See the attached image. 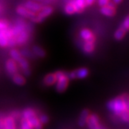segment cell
I'll use <instances>...</instances> for the list:
<instances>
[{
	"label": "cell",
	"mask_w": 129,
	"mask_h": 129,
	"mask_svg": "<svg viewBox=\"0 0 129 129\" xmlns=\"http://www.w3.org/2000/svg\"><path fill=\"white\" fill-rule=\"evenodd\" d=\"M8 27V23L5 21H2V20H0V30H2V29H5Z\"/></svg>",
	"instance_id": "29"
},
{
	"label": "cell",
	"mask_w": 129,
	"mask_h": 129,
	"mask_svg": "<svg viewBox=\"0 0 129 129\" xmlns=\"http://www.w3.org/2000/svg\"><path fill=\"white\" fill-rule=\"evenodd\" d=\"M38 12V14L35 15V17L32 19V20L35 22H42L53 12V9L50 7H45L42 8L41 10Z\"/></svg>",
	"instance_id": "4"
},
{
	"label": "cell",
	"mask_w": 129,
	"mask_h": 129,
	"mask_svg": "<svg viewBox=\"0 0 129 129\" xmlns=\"http://www.w3.org/2000/svg\"><path fill=\"white\" fill-rule=\"evenodd\" d=\"M73 2L75 7L76 12H78V13L83 11V9L86 6L85 0H75Z\"/></svg>",
	"instance_id": "16"
},
{
	"label": "cell",
	"mask_w": 129,
	"mask_h": 129,
	"mask_svg": "<svg viewBox=\"0 0 129 129\" xmlns=\"http://www.w3.org/2000/svg\"><path fill=\"white\" fill-rule=\"evenodd\" d=\"M24 7H26L29 10H30V11H32L33 12H35V13L40 12L42 8L41 5H40L38 3H36V2H32V1H28V2H27L24 4Z\"/></svg>",
	"instance_id": "12"
},
{
	"label": "cell",
	"mask_w": 129,
	"mask_h": 129,
	"mask_svg": "<svg viewBox=\"0 0 129 129\" xmlns=\"http://www.w3.org/2000/svg\"><path fill=\"white\" fill-rule=\"evenodd\" d=\"M17 14H19L20 16L26 17V18H29L32 19L35 17L36 14L35 12H33L32 11L29 10L26 7H24V6H19L17 9Z\"/></svg>",
	"instance_id": "8"
},
{
	"label": "cell",
	"mask_w": 129,
	"mask_h": 129,
	"mask_svg": "<svg viewBox=\"0 0 129 129\" xmlns=\"http://www.w3.org/2000/svg\"><path fill=\"white\" fill-rule=\"evenodd\" d=\"M29 38V30L27 29L21 32L17 36L14 37L16 44L18 45H23L28 40Z\"/></svg>",
	"instance_id": "10"
},
{
	"label": "cell",
	"mask_w": 129,
	"mask_h": 129,
	"mask_svg": "<svg viewBox=\"0 0 129 129\" xmlns=\"http://www.w3.org/2000/svg\"><path fill=\"white\" fill-rule=\"evenodd\" d=\"M80 35L81 38L83 39L85 41H87V40L95 38L94 36H93V35L92 34V32H90L89 29H82L80 31Z\"/></svg>",
	"instance_id": "15"
},
{
	"label": "cell",
	"mask_w": 129,
	"mask_h": 129,
	"mask_svg": "<svg viewBox=\"0 0 129 129\" xmlns=\"http://www.w3.org/2000/svg\"><path fill=\"white\" fill-rule=\"evenodd\" d=\"M109 2V0H98V4L101 7L105 6Z\"/></svg>",
	"instance_id": "31"
},
{
	"label": "cell",
	"mask_w": 129,
	"mask_h": 129,
	"mask_svg": "<svg viewBox=\"0 0 129 129\" xmlns=\"http://www.w3.org/2000/svg\"><path fill=\"white\" fill-rule=\"evenodd\" d=\"M107 108L116 116L120 114L125 110H129V100L128 94H123L119 97L111 100L107 103Z\"/></svg>",
	"instance_id": "1"
},
{
	"label": "cell",
	"mask_w": 129,
	"mask_h": 129,
	"mask_svg": "<svg viewBox=\"0 0 129 129\" xmlns=\"http://www.w3.org/2000/svg\"><path fill=\"white\" fill-rule=\"evenodd\" d=\"M95 0H85V3L86 5H92V3L94 2Z\"/></svg>",
	"instance_id": "32"
},
{
	"label": "cell",
	"mask_w": 129,
	"mask_h": 129,
	"mask_svg": "<svg viewBox=\"0 0 129 129\" xmlns=\"http://www.w3.org/2000/svg\"><path fill=\"white\" fill-rule=\"evenodd\" d=\"M120 117V118L121 119V120H123V122L125 123H128V120H129V113H128V110H125L119 116Z\"/></svg>",
	"instance_id": "27"
},
{
	"label": "cell",
	"mask_w": 129,
	"mask_h": 129,
	"mask_svg": "<svg viewBox=\"0 0 129 129\" xmlns=\"http://www.w3.org/2000/svg\"><path fill=\"white\" fill-rule=\"evenodd\" d=\"M17 62L19 64L21 69L22 70L24 74L27 76H29L30 73H31V70H30V68H29V64L28 61L24 57H21L19 60L17 61Z\"/></svg>",
	"instance_id": "9"
},
{
	"label": "cell",
	"mask_w": 129,
	"mask_h": 129,
	"mask_svg": "<svg viewBox=\"0 0 129 129\" xmlns=\"http://www.w3.org/2000/svg\"><path fill=\"white\" fill-rule=\"evenodd\" d=\"M21 55H22L24 56V57H31V56H32L31 52L28 50L22 51V52L21 53Z\"/></svg>",
	"instance_id": "30"
},
{
	"label": "cell",
	"mask_w": 129,
	"mask_h": 129,
	"mask_svg": "<svg viewBox=\"0 0 129 129\" xmlns=\"http://www.w3.org/2000/svg\"><path fill=\"white\" fill-rule=\"evenodd\" d=\"M64 12H65L66 14H73L75 13H76V9H75V7L73 2H70L65 6Z\"/></svg>",
	"instance_id": "21"
},
{
	"label": "cell",
	"mask_w": 129,
	"mask_h": 129,
	"mask_svg": "<svg viewBox=\"0 0 129 129\" xmlns=\"http://www.w3.org/2000/svg\"><path fill=\"white\" fill-rule=\"evenodd\" d=\"M86 124L88 125L90 129H102L100 124V119L98 115L96 114H90L88 117Z\"/></svg>",
	"instance_id": "5"
},
{
	"label": "cell",
	"mask_w": 129,
	"mask_h": 129,
	"mask_svg": "<svg viewBox=\"0 0 129 129\" xmlns=\"http://www.w3.org/2000/svg\"><path fill=\"white\" fill-rule=\"evenodd\" d=\"M122 2V0H113V2L114 4H119Z\"/></svg>",
	"instance_id": "33"
},
{
	"label": "cell",
	"mask_w": 129,
	"mask_h": 129,
	"mask_svg": "<svg viewBox=\"0 0 129 129\" xmlns=\"http://www.w3.org/2000/svg\"><path fill=\"white\" fill-rule=\"evenodd\" d=\"M75 75H76V78L83 79L86 78L88 75V70L87 68H80L78 70H75Z\"/></svg>",
	"instance_id": "18"
},
{
	"label": "cell",
	"mask_w": 129,
	"mask_h": 129,
	"mask_svg": "<svg viewBox=\"0 0 129 129\" xmlns=\"http://www.w3.org/2000/svg\"><path fill=\"white\" fill-rule=\"evenodd\" d=\"M56 78V90L59 92H63L68 85L69 79L67 73L62 71H57L55 73Z\"/></svg>",
	"instance_id": "3"
},
{
	"label": "cell",
	"mask_w": 129,
	"mask_h": 129,
	"mask_svg": "<svg viewBox=\"0 0 129 129\" xmlns=\"http://www.w3.org/2000/svg\"><path fill=\"white\" fill-rule=\"evenodd\" d=\"M33 52L35 55H36L38 57H43L45 56V51L42 48H41L39 46H34L33 47Z\"/></svg>",
	"instance_id": "23"
},
{
	"label": "cell",
	"mask_w": 129,
	"mask_h": 129,
	"mask_svg": "<svg viewBox=\"0 0 129 129\" xmlns=\"http://www.w3.org/2000/svg\"><path fill=\"white\" fill-rule=\"evenodd\" d=\"M37 117H38V119L40 120V122L42 125L46 124V123H47L49 122V117L46 114H45V113H41L40 115H39V116H37Z\"/></svg>",
	"instance_id": "26"
},
{
	"label": "cell",
	"mask_w": 129,
	"mask_h": 129,
	"mask_svg": "<svg viewBox=\"0 0 129 129\" xmlns=\"http://www.w3.org/2000/svg\"><path fill=\"white\" fill-rule=\"evenodd\" d=\"M5 66H6V70L9 75L12 76L14 74L17 73V71H18L17 65L16 64V62L12 59L7 60L6 62Z\"/></svg>",
	"instance_id": "7"
},
{
	"label": "cell",
	"mask_w": 129,
	"mask_h": 129,
	"mask_svg": "<svg viewBox=\"0 0 129 129\" xmlns=\"http://www.w3.org/2000/svg\"><path fill=\"white\" fill-rule=\"evenodd\" d=\"M20 125H21V128L20 129H33L32 125L28 122L27 120L24 118L23 117L21 118Z\"/></svg>",
	"instance_id": "24"
},
{
	"label": "cell",
	"mask_w": 129,
	"mask_h": 129,
	"mask_svg": "<svg viewBox=\"0 0 129 129\" xmlns=\"http://www.w3.org/2000/svg\"><path fill=\"white\" fill-rule=\"evenodd\" d=\"M22 116L28 120V122L32 125L33 129H42L43 125L42 124L38 119L37 113L32 108H26L22 111Z\"/></svg>",
	"instance_id": "2"
},
{
	"label": "cell",
	"mask_w": 129,
	"mask_h": 129,
	"mask_svg": "<svg viewBox=\"0 0 129 129\" xmlns=\"http://www.w3.org/2000/svg\"><path fill=\"white\" fill-rule=\"evenodd\" d=\"M90 114V112L88 109H83V111H81L78 120V125L80 126H84L86 124V122Z\"/></svg>",
	"instance_id": "13"
},
{
	"label": "cell",
	"mask_w": 129,
	"mask_h": 129,
	"mask_svg": "<svg viewBox=\"0 0 129 129\" xmlns=\"http://www.w3.org/2000/svg\"><path fill=\"white\" fill-rule=\"evenodd\" d=\"M8 38L5 34V29L0 30V46L6 47L8 45Z\"/></svg>",
	"instance_id": "20"
},
{
	"label": "cell",
	"mask_w": 129,
	"mask_h": 129,
	"mask_svg": "<svg viewBox=\"0 0 129 129\" xmlns=\"http://www.w3.org/2000/svg\"><path fill=\"white\" fill-rule=\"evenodd\" d=\"M10 56H11L12 59L14 60L15 62H17L22 57L21 53H19L18 51L16 50H12L10 52Z\"/></svg>",
	"instance_id": "25"
},
{
	"label": "cell",
	"mask_w": 129,
	"mask_h": 129,
	"mask_svg": "<svg viewBox=\"0 0 129 129\" xmlns=\"http://www.w3.org/2000/svg\"><path fill=\"white\" fill-rule=\"evenodd\" d=\"M121 27L123 28L124 29H125L126 31H128L129 29V18L128 17H127L125 19V20L123 21V22L122 24Z\"/></svg>",
	"instance_id": "28"
},
{
	"label": "cell",
	"mask_w": 129,
	"mask_h": 129,
	"mask_svg": "<svg viewBox=\"0 0 129 129\" xmlns=\"http://www.w3.org/2000/svg\"><path fill=\"white\" fill-rule=\"evenodd\" d=\"M126 32L127 31L125 29H124L122 27H120L119 29H118L115 31V34H114V37H115V38L117 40H122L124 37Z\"/></svg>",
	"instance_id": "22"
},
{
	"label": "cell",
	"mask_w": 129,
	"mask_h": 129,
	"mask_svg": "<svg viewBox=\"0 0 129 129\" xmlns=\"http://www.w3.org/2000/svg\"><path fill=\"white\" fill-rule=\"evenodd\" d=\"M94 42L95 38L89 40L87 41H85V43L83 45V50L86 53H90L94 50Z\"/></svg>",
	"instance_id": "14"
},
{
	"label": "cell",
	"mask_w": 129,
	"mask_h": 129,
	"mask_svg": "<svg viewBox=\"0 0 129 129\" xmlns=\"http://www.w3.org/2000/svg\"><path fill=\"white\" fill-rule=\"evenodd\" d=\"M4 129H16L15 119L12 115H8L3 118Z\"/></svg>",
	"instance_id": "11"
},
{
	"label": "cell",
	"mask_w": 129,
	"mask_h": 129,
	"mask_svg": "<svg viewBox=\"0 0 129 129\" xmlns=\"http://www.w3.org/2000/svg\"><path fill=\"white\" fill-rule=\"evenodd\" d=\"M56 83V78L55 73L48 74L44 78V83L46 85H52Z\"/></svg>",
	"instance_id": "17"
},
{
	"label": "cell",
	"mask_w": 129,
	"mask_h": 129,
	"mask_svg": "<svg viewBox=\"0 0 129 129\" xmlns=\"http://www.w3.org/2000/svg\"><path fill=\"white\" fill-rule=\"evenodd\" d=\"M101 12L105 16L107 17H112L115 13V9L114 5L111 4L109 2L108 4L105 6H103L101 8Z\"/></svg>",
	"instance_id": "6"
},
{
	"label": "cell",
	"mask_w": 129,
	"mask_h": 129,
	"mask_svg": "<svg viewBox=\"0 0 129 129\" xmlns=\"http://www.w3.org/2000/svg\"><path fill=\"white\" fill-rule=\"evenodd\" d=\"M12 77L13 82L15 84L18 85H24L25 83V79L24 78V77L22 75H21L19 74H14V75H12Z\"/></svg>",
	"instance_id": "19"
}]
</instances>
